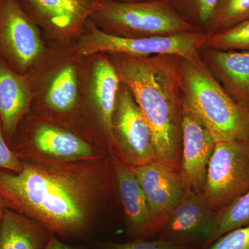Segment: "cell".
Returning <instances> with one entry per match:
<instances>
[{"instance_id":"obj_1","label":"cell","mask_w":249,"mask_h":249,"mask_svg":"<svg viewBox=\"0 0 249 249\" xmlns=\"http://www.w3.org/2000/svg\"><path fill=\"white\" fill-rule=\"evenodd\" d=\"M0 169V195L9 209L64 240H83L118 196L110 156L96 160H22Z\"/></svg>"},{"instance_id":"obj_2","label":"cell","mask_w":249,"mask_h":249,"mask_svg":"<svg viewBox=\"0 0 249 249\" xmlns=\"http://www.w3.org/2000/svg\"><path fill=\"white\" fill-rule=\"evenodd\" d=\"M109 55L121 83L130 90L151 129L156 161L179 173L183 106L181 57Z\"/></svg>"},{"instance_id":"obj_3","label":"cell","mask_w":249,"mask_h":249,"mask_svg":"<svg viewBox=\"0 0 249 249\" xmlns=\"http://www.w3.org/2000/svg\"><path fill=\"white\" fill-rule=\"evenodd\" d=\"M184 102L216 142H249V106L236 101L219 83L199 53L181 59Z\"/></svg>"},{"instance_id":"obj_4","label":"cell","mask_w":249,"mask_h":249,"mask_svg":"<svg viewBox=\"0 0 249 249\" xmlns=\"http://www.w3.org/2000/svg\"><path fill=\"white\" fill-rule=\"evenodd\" d=\"M90 19L101 30L128 38L196 32L174 9L170 0L124 2L101 0Z\"/></svg>"},{"instance_id":"obj_5","label":"cell","mask_w":249,"mask_h":249,"mask_svg":"<svg viewBox=\"0 0 249 249\" xmlns=\"http://www.w3.org/2000/svg\"><path fill=\"white\" fill-rule=\"evenodd\" d=\"M30 121H21L10 145L21 160L73 162L109 155L71 129L43 119Z\"/></svg>"},{"instance_id":"obj_6","label":"cell","mask_w":249,"mask_h":249,"mask_svg":"<svg viewBox=\"0 0 249 249\" xmlns=\"http://www.w3.org/2000/svg\"><path fill=\"white\" fill-rule=\"evenodd\" d=\"M88 33L80 42L81 55L98 53L122 54L135 57H149L160 54L191 58L199 53L206 34L190 32L178 35L128 38L107 34L89 19L86 23Z\"/></svg>"},{"instance_id":"obj_7","label":"cell","mask_w":249,"mask_h":249,"mask_svg":"<svg viewBox=\"0 0 249 249\" xmlns=\"http://www.w3.org/2000/svg\"><path fill=\"white\" fill-rule=\"evenodd\" d=\"M249 190V142H216L206 173L203 194L215 212Z\"/></svg>"},{"instance_id":"obj_8","label":"cell","mask_w":249,"mask_h":249,"mask_svg":"<svg viewBox=\"0 0 249 249\" xmlns=\"http://www.w3.org/2000/svg\"><path fill=\"white\" fill-rule=\"evenodd\" d=\"M112 155L129 166L155 160L151 129L129 88L121 83L113 115Z\"/></svg>"},{"instance_id":"obj_9","label":"cell","mask_w":249,"mask_h":249,"mask_svg":"<svg viewBox=\"0 0 249 249\" xmlns=\"http://www.w3.org/2000/svg\"><path fill=\"white\" fill-rule=\"evenodd\" d=\"M44 51L37 24L19 0H0V57L24 74Z\"/></svg>"},{"instance_id":"obj_10","label":"cell","mask_w":249,"mask_h":249,"mask_svg":"<svg viewBox=\"0 0 249 249\" xmlns=\"http://www.w3.org/2000/svg\"><path fill=\"white\" fill-rule=\"evenodd\" d=\"M216 213L203 193L186 188L162 223L158 239L205 249Z\"/></svg>"},{"instance_id":"obj_11","label":"cell","mask_w":249,"mask_h":249,"mask_svg":"<svg viewBox=\"0 0 249 249\" xmlns=\"http://www.w3.org/2000/svg\"><path fill=\"white\" fill-rule=\"evenodd\" d=\"M182 147L179 176L186 188L203 193L216 142L183 100Z\"/></svg>"},{"instance_id":"obj_12","label":"cell","mask_w":249,"mask_h":249,"mask_svg":"<svg viewBox=\"0 0 249 249\" xmlns=\"http://www.w3.org/2000/svg\"><path fill=\"white\" fill-rule=\"evenodd\" d=\"M36 24L60 37H71L86 25L101 0H19Z\"/></svg>"},{"instance_id":"obj_13","label":"cell","mask_w":249,"mask_h":249,"mask_svg":"<svg viewBox=\"0 0 249 249\" xmlns=\"http://www.w3.org/2000/svg\"><path fill=\"white\" fill-rule=\"evenodd\" d=\"M110 158L127 232L136 237L158 235V224L130 166L114 156H110Z\"/></svg>"},{"instance_id":"obj_14","label":"cell","mask_w":249,"mask_h":249,"mask_svg":"<svg viewBox=\"0 0 249 249\" xmlns=\"http://www.w3.org/2000/svg\"><path fill=\"white\" fill-rule=\"evenodd\" d=\"M130 168L142 187L160 232L162 223L182 196L186 187L179 174L156 160Z\"/></svg>"},{"instance_id":"obj_15","label":"cell","mask_w":249,"mask_h":249,"mask_svg":"<svg viewBox=\"0 0 249 249\" xmlns=\"http://www.w3.org/2000/svg\"><path fill=\"white\" fill-rule=\"evenodd\" d=\"M33 96L27 77L15 71L0 57V121L9 145L18 125L30 114Z\"/></svg>"},{"instance_id":"obj_16","label":"cell","mask_w":249,"mask_h":249,"mask_svg":"<svg viewBox=\"0 0 249 249\" xmlns=\"http://www.w3.org/2000/svg\"><path fill=\"white\" fill-rule=\"evenodd\" d=\"M199 53L226 91L237 102L249 106V51L201 48Z\"/></svg>"},{"instance_id":"obj_17","label":"cell","mask_w":249,"mask_h":249,"mask_svg":"<svg viewBox=\"0 0 249 249\" xmlns=\"http://www.w3.org/2000/svg\"><path fill=\"white\" fill-rule=\"evenodd\" d=\"M121 80L110 59L101 55L95 62L92 78L93 109L109 155L114 150L113 115Z\"/></svg>"},{"instance_id":"obj_18","label":"cell","mask_w":249,"mask_h":249,"mask_svg":"<svg viewBox=\"0 0 249 249\" xmlns=\"http://www.w3.org/2000/svg\"><path fill=\"white\" fill-rule=\"evenodd\" d=\"M52 235L40 223L7 208L0 226V249H45Z\"/></svg>"},{"instance_id":"obj_19","label":"cell","mask_w":249,"mask_h":249,"mask_svg":"<svg viewBox=\"0 0 249 249\" xmlns=\"http://www.w3.org/2000/svg\"><path fill=\"white\" fill-rule=\"evenodd\" d=\"M78 99V80L73 67H64L57 73L49 86L45 102L47 109L64 115L71 112Z\"/></svg>"},{"instance_id":"obj_20","label":"cell","mask_w":249,"mask_h":249,"mask_svg":"<svg viewBox=\"0 0 249 249\" xmlns=\"http://www.w3.org/2000/svg\"><path fill=\"white\" fill-rule=\"evenodd\" d=\"M174 9L196 32L209 35L223 0H170Z\"/></svg>"},{"instance_id":"obj_21","label":"cell","mask_w":249,"mask_h":249,"mask_svg":"<svg viewBox=\"0 0 249 249\" xmlns=\"http://www.w3.org/2000/svg\"><path fill=\"white\" fill-rule=\"evenodd\" d=\"M249 224V190L216 213L213 231L205 249L227 232Z\"/></svg>"},{"instance_id":"obj_22","label":"cell","mask_w":249,"mask_h":249,"mask_svg":"<svg viewBox=\"0 0 249 249\" xmlns=\"http://www.w3.org/2000/svg\"><path fill=\"white\" fill-rule=\"evenodd\" d=\"M201 48L249 51V19L222 32L207 35Z\"/></svg>"},{"instance_id":"obj_23","label":"cell","mask_w":249,"mask_h":249,"mask_svg":"<svg viewBox=\"0 0 249 249\" xmlns=\"http://www.w3.org/2000/svg\"><path fill=\"white\" fill-rule=\"evenodd\" d=\"M249 19V0H223L209 35L227 30Z\"/></svg>"},{"instance_id":"obj_24","label":"cell","mask_w":249,"mask_h":249,"mask_svg":"<svg viewBox=\"0 0 249 249\" xmlns=\"http://www.w3.org/2000/svg\"><path fill=\"white\" fill-rule=\"evenodd\" d=\"M193 245H181L169 241L160 240H144L138 239L124 244L109 243L101 246L99 249H199Z\"/></svg>"},{"instance_id":"obj_25","label":"cell","mask_w":249,"mask_h":249,"mask_svg":"<svg viewBox=\"0 0 249 249\" xmlns=\"http://www.w3.org/2000/svg\"><path fill=\"white\" fill-rule=\"evenodd\" d=\"M207 249H249V224L227 232Z\"/></svg>"},{"instance_id":"obj_26","label":"cell","mask_w":249,"mask_h":249,"mask_svg":"<svg viewBox=\"0 0 249 249\" xmlns=\"http://www.w3.org/2000/svg\"><path fill=\"white\" fill-rule=\"evenodd\" d=\"M0 169L9 170L16 173L22 170V161L11 148L5 139L2 124L0 121Z\"/></svg>"},{"instance_id":"obj_27","label":"cell","mask_w":249,"mask_h":249,"mask_svg":"<svg viewBox=\"0 0 249 249\" xmlns=\"http://www.w3.org/2000/svg\"><path fill=\"white\" fill-rule=\"evenodd\" d=\"M45 249H87L85 246L68 245L62 242L56 235L52 234Z\"/></svg>"},{"instance_id":"obj_28","label":"cell","mask_w":249,"mask_h":249,"mask_svg":"<svg viewBox=\"0 0 249 249\" xmlns=\"http://www.w3.org/2000/svg\"><path fill=\"white\" fill-rule=\"evenodd\" d=\"M9 208L6 201L3 196L0 195V226H1V220H2L3 215H4L5 210Z\"/></svg>"},{"instance_id":"obj_29","label":"cell","mask_w":249,"mask_h":249,"mask_svg":"<svg viewBox=\"0 0 249 249\" xmlns=\"http://www.w3.org/2000/svg\"><path fill=\"white\" fill-rule=\"evenodd\" d=\"M114 1H124V2H136V1H153V0H114Z\"/></svg>"}]
</instances>
